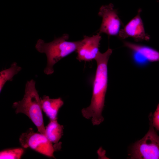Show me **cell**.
<instances>
[{"label":"cell","mask_w":159,"mask_h":159,"mask_svg":"<svg viewBox=\"0 0 159 159\" xmlns=\"http://www.w3.org/2000/svg\"><path fill=\"white\" fill-rule=\"evenodd\" d=\"M112 51L111 49L108 48L103 53L100 52L95 58L97 67L91 103L88 107L83 108L81 110L84 117L87 119L91 118L94 125H100L104 120L102 112L107 87V64Z\"/></svg>","instance_id":"cell-1"},{"label":"cell","mask_w":159,"mask_h":159,"mask_svg":"<svg viewBox=\"0 0 159 159\" xmlns=\"http://www.w3.org/2000/svg\"><path fill=\"white\" fill-rule=\"evenodd\" d=\"M69 37L68 34H64L61 37L49 43H45L40 39L38 40L35 45L36 49L41 53H45L47 57V64L44 70L45 74H52L55 64L63 58L76 51L80 40L68 41L67 40Z\"/></svg>","instance_id":"cell-2"},{"label":"cell","mask_w":159,"mask_h":159,"mask_svg":"<svg viewBox=\"0 0 159 159\" xmlns=\"http://www.w3.org/2000/svg\"><path fill=\"white\" fill-rule=\"evenodd\" d=\"M12 106L16 109V114L22 113L27 116L36 125L38 132L45 136L41 99L36 88L34 80L32 79L27 81L23 99L14 102Z\"/></svg>","instance_id":"cell-3"},{"label":"cell","mask_w":159,"mask_h":159,"mask_svg":"<svg viewBox=\"0 0 159 159\" xmlns=\"http://www.w3.org/2000/svg\"><path fill=\"white\" fill-rule=\"evenodd\" d=\"M153 115L151 113L149 116L150 127L148 132L132 146L130 158L159 159V136L154 129Z\"/></svg>","instance_id":"cell-4"},{"label":"cell","mask_w":159,"mask_h":159,"mask_svg":"<svg viewBox=\"0 0 159 159\" xmlns=\"http://www.w3.org/2000/svg\"><path fill=\"white\" fill-rule=\"evenodd\" d=\"M19 141L24 148L32 149L49 157L54 158V153L56 149H60V142L53 144L44 135L34 132L32 128L22 133Z\"/></svg>","instance_id":"cell-5"},{"label":"cell","mask_w":159,"mask_h":159,"mask_svg":"<svg viewBox=\"0 0 159 159\" xmlns=\"http://www.w3.org/2000/svg\"><path fill=\"white\" fill-rule=\"evenodd\" d=\"M98 15L102 21L98 34L105 33L109 37L118 35L121 26L123 25L112 4L102 6Z\"/></svg>","instance_id":"cell-6"},{"label":"cell","mask_w":159,"mask_h":159,"mask_svg":"<svg viewBox=\"0 0 159 159\" xmlns=\"http://www.w3.org/2000/svg\"><path fill=\"white\" fill-rule=\"evenodd\" d=\"M141 11V9H139L137 15L120 30L118 34L120 38L124 39L131 37L137 42L148 41L150 40V36L145 32L140 16Z\"/></svg>","instance_id":"cell-7"},{"label":"cell","mask_w":159,"mask_h":159,"mask_svg":"<svg viewBox=\"0 0 159 159\" xmlns=\"http://www.w3.org/2000/svg\"><path fill=\"white\" fill-rule=\"evenodd\" d=\"M101 39L100 34H97L91 37L84 36L80 40L76 51L77 59L80 62H90L95 60L100 52L99 47Z\"/></svg>","instance_id":"cell-8"},{"label":"cell","mask_w":159,"mask_h":159,"mask_svg":"<svg viewBox=\"0 0 159 159\" xmlns=\"http://www.w3.org/2000/svg\"><path fill=\"white\" fill-rule=\"evenodd\" d=\"M125 47L151 62H159V51L149 46L124 41Z\"/></svg>","instance_id":"cell-9"},{"label":"cell","mask_w":159,"mask_h":159,"mask_svg":"<svg viewBox=\"0 0 159 159\" xmlns=\"http://www.w3.org/2000/svg\"><path fill=\"white\" fill-rule=\"evenodd\" d=\"M40 99L42 110L47 116L50 120H57L58 111L64 103L62 98H50L44 95Z\"/></svg>","instance_id":"cell-10"},{"label":"cell","mask_w":159,"mask_h":159,"mask_svg":"<svg viewBox=\"0 0 159 159\" xmlns=\"http://www.w3.org/2000/svg\"><path fill=\"white\" fill-rule=\"evenodd\" d=\"M45 127V136L52 143L56 144L63 135L64 127L57 120H50Z\"/></svg>","instance_id":"cell-11"},{"label":"cell","mask_w":159,"mask_h":159,"mask_svg":"<svg viewBox=\"0 0 159 159\" xmlns=\"http://www.w3.org/2000/svg\"><path fill=\"white\" fill-rule=\"evenodd\" d=\"M22 69L16 62L13 63L9 68L3 70L0 72V92L8 81H11L14 76L17 74Z\"/></svg>","instance_id":"cell-12"},{"label":"cell","mask_w":159,"mask_h":159,"mask_svg":"<svg viewBox=\"0 0 159 159\" xmlns=\"http://www.w3.org/2000/svg\"><path fill=\"white\" fill-rule=\"evenodd\" d=\"M24 150L22 148L7 149L1 151L0 159H19L23 154Z\"/></svg>","instance_id":"cell-13"},{"label":"cell","mask_w":159,"mask_h":159,"mask_svg":"<svg viewBox=\"0 0 159 159\" xmlns=\"http://www.w3.org/2000/svg\"><path fill=\"white\" fill-rule=\"evenodd\" d=\"M153 124L154 127L159 131V103L153 115Z\"/></svg>","instance_id":"cell-14"},{"label":"cell","mask_w":159,"mask_h":159,"mask_svg":"<svg viewBox=\"0 0 159 159\" xmlns=\"http://www.w3.org/2000/svg\"><path fill=\"white\" fill-rule=\"evenodd\" d=\"M157 1H159V0H157Z\"/></svg>","instance_id":"cell-15"}]
</instances>
